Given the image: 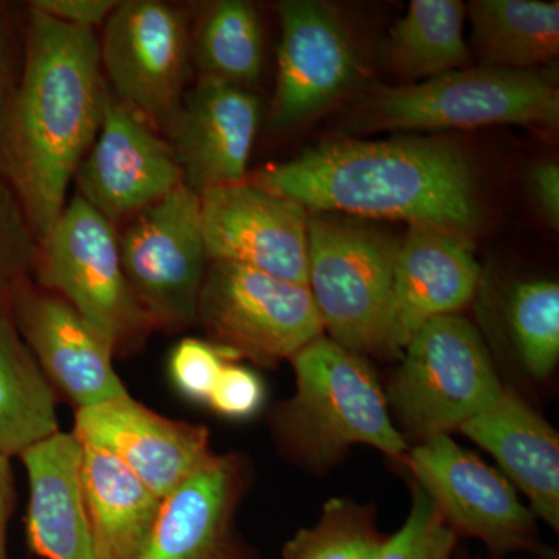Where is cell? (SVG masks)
<instances>
[{"label":"cell","instance_id":"22","mask_svg":"<svg viewBox=\"0 0 559 559\" xmlns=\"http://www.w3.org/2000/svg\"><path fill=\"white\" fill-rule=\"evenodd\" d=\"M81 491L97 559H139L162 500L120 460L81 443Z\"/></svg>","mask_w":559,"mask_h":559},{"label":"cell","instance_id":"23","mask_svg":"<svg viewBox=\"0 0 559 559\" xmlns=\"http://www.w3.org/2000/svg\"><path fill=\"white\" fill-rule=\"evenodd\" d=\"M58 432L53 385L10 316H0V454L20 457Z\"/></svg>","mask_w":559,"mask_h":559},{"label":"cell","instance_id":"18","mask_svg":"<svg viewBox=\"0 0 559 559\" xmlns=\"http://www.w3.org/2000/svg\"><path fill=\"white\" fill-rule=\"evenodd\" d=\"M479 280V263L465 238L411 227L396 252L385 355L403 353L429 320L465 307Z\"/></svg>","mask_w":559,"mask_h":559},{"label":"cell","instance_id":"11","mask_svg":"<svg viewBox=\"0 0 559 559\" xmlns=\"http://www.w3.org/2000/svg\"><path fill=\"white\" fill-rule=\"evenodd\" d=\"M406 459L418 487L455 532L480 539L496 555L539 554L535 514L500 471L463 450L450 436L430 437Z\"/></svg>","mask_w":559,"mask_h":559},{"label":"cell","instance_id":"5","mask_svg":"<svg viewBox=\"0 0 559 559\" xmlns=\"http://www.w3.org/2000/svg\"><path fill=\"white\" fill-rule=\"evenodd\" d=\"M400 240L385 231L312 213L308 288L323 331L356 355H385Z\"/></svg>","mask_w":559,"mask_h":559},{"label":"cell","instance_id":"16","mask_svg":"<svg viewBox=\"0 0 559 559\" xmlns=\"http://www.w3.org/2000/svg\"><path fill=\"white\" fill-rule=\"evenodd\" d=\"M9 316L51 385L76 409L128 395L114 369L116 349L69 301L24 283Z\"/></svg>","mask_w":559,"mask_h":559},{"label":"cell","instance_id":"3","mask_svg":"<svg viewBox=\"0 0 559 559\" xmlns=\"http://www.w3.org/2000/svg\"><path fill=\"white\" fill-rule=\"evenodd\" d=\"M296 395L275 417L280 441L311 468H325L353 444L406 455L388 400L366 359L320 336L290 358Z\"/></svg>","mask_w":559,"mask_h":559},{"label":"cell","instance_id":"15","mask_svg":"<svg viewBox=\"0 0 559 559\" xmlns=\"http://www.w3.org/2000/svg\"><path fill=\"white\" fill-rule=\"evenodd\" d=\"M72 432L120 460L160 500L215 457L207 428L164 417L130 393L76 409Z\"/></svg>","mask_w":559,"mask_h":559},{"label":"cell","instance_id":"24","mask_svg":"<svg viewBox=\"0 0 559 559\" xmlns=\"http://www.w3.org/2000/svg\"><path fill=\"white\" fill-rule=\"evenodd\" d=\"M466 14L485 66L532 70L558 58L557 0H473Z\"/></svg>","mask_w":559,"mask_h":559},{"label":"cell","instance_id":"1","mask_svg":"<svg viewBox=\"0 0 559 559\" xmlns=\"http://www.w3.org/2000/svg\"><path fill=\"white\" fill-rule=\"evenodd\" d=\"M21 79L0 102V179L46 241L100 132L109 87L94 31L31 10Z\"/></svg>","mask_w":559,"mask_h":559},{"label":"cell","instance_id":"29","mask_svg":"<svg viewBox=\"0 0 559 559\" xmlns=\"http://www.w3.org/2000/svg\"><path fill=\"white\" fill-rule=\"evenodd\" d=\"M39 242L20 200L0 179V316L9 314L11 300L35 270Z\"/></svg>","mask_w":559,"mask_h":559},{"label":"cell","instance_id":"27","mask_svg":"<svg viewBox=\"0 0 559 559\" xmlns=\"http://www.w3.org/2000/svg\"><path fill=\"white\" fill-rule=\"evenodd\" d=\"M511 341L522 366L536 380L549 377L559 359V285L554 280L518 283L507 300Z\"/></svg>","mask_w":559,"mask_h":559},{"label":"cell","instance_id":"34","mask_svg":"<svg viewBox=\"0 0 559 559\" xmlns=\"http://www.w3.org/2000/svg\"><path fill=\"white\" fill-rule=\"evenodd\" d=\"M532 189L544 216L558 229L559 224V167L554 162H540L532 170Z\"/></svg>","mask_w":559,"mask_h":559},{"label":"cell","instance_id":"21","mask_svg":"<svg viewBox=\"0 0 559 559\" xmlns=\"http://www.w3.org/2000/svg\"><path fill=\"white\" fill-rule=\"evenodd\" d=\"M20 457L31 487V549L44 559H97L81 491V441L75 433H55Z\"/></svg>","mask_w":559,"mask_h":559},{"label":"cell","instance_id":"2","mask_svg":"<svg viewBox=\"0 0 559 559\" xmlns=\"http://www.w3.org/2000/svg\"><path fill=\"white\" fill-rule=\"evenodd\" d=\"M312 213L395 219L468 238L480 204L476 171L451 140H326L250 180Z\"/></svg>","mask_w":559,"mask_h":559},{"label":"cell","instance_id":"13","mask_svg":"<svg viewBox=\"0 0 559 559\" xmlns=\"http://www.w3.org/2000/svg\"><path fill=\"white\" fill-rule=\"evenodd\" d=\"M200 200L209 261L240 264L308 288L307 210L248 180L205 191Z\"/></svg>","mask_w":559,"mask_h":559},{"label":"cell","instance_id":"20","mask_svg":"<svg viewBox=\"0 0 559 559\" xmlns=\"http://www.w3.org/2000/svg\"><path fill=\"white\" fill-rule=\"evenodd\" d=\"M459 430L496 459L503 476L527 496L536 518L559 528L558 432L538 412L503 390L495 404Z\"/></svg>","mask_w":559,"mask_h":559},{"label":"cell","instance_id":"32","mask_svg":"<svg viewBox=\"0 0 559 559\" xmlns=\"http://www.w3.org/2000/svg\"><path fill=\"white\" fill-rule=\"evenodd\" d=\"M264 396L266 390L255 371L227 362L210 393L207 404L221 417L246 419L261 409Z\"/></svg>","mask_w":559,"mask_h":559},{"label":"cell","instance_id":"6","mask_svg":"<svg viewBox=\"0 0 559 559\" xmlns=\"http://www.w3.org/2000/svg\"><path fill=\"white\" fill-rule=\"evenodd\" d=\"M390 401L415 436H448L503 393L487 345L460 316L426 322L403 349Z\"/></svg>","mask_w":559,"mask_h":559},{"label":"cell","instance_id":"7","mask_svg":"<svg viewBox=\"0 0 559 559\" xmlns=\"http://www.w3.org/2000/svg\"><path fill=\"white\" fill-rule=\"evenodd\" d=\"M35 270L40 288L69 301L116 352L153 329L124 277L112 223L79 194L40 242Z\"/></svg>","mask_w":559,"mask_h":559},{"label":"cell","instance_id":"36","mask_svg":"<svg viewBox=\"0 0 559 559\" xmlns=\"http://www.w3.org/2000/svg\"><path fill=\"white\" fill-rule=\"evenodd\" d=\"M7 66H9V33H7L5 20L0 10V91L5 83Z\"/></svg>","mask_w":559,"mask_h":559},{"label":"cell","instance_id":"14","mask_svg":"<svg viewBox=\"0 0 559 559\" xmlns=\"http://www.w3.org/2000/svg\"><path fill=\"white\" fill-rule=\"evenodd\" d=\"M75 179L79 197L110 223L143 212L183 183L170 142L114 95Z\"/></svg>","mask_w":559,"mask_h":559},{"label":"cell","instance_id":"9","mask_svg":"<svg viewBox=\"0 0 559 559\" xmlns=\"http://www.w3.org/2000/svg\"><path fill=\"white\" fill-rule=\"evenodd\" d=\"M121 267L135 300L160 329L197 322L209 257L201 227V200L178 189L139 213L119 240Z\"/></svg>","mask_w":559,"mask_h":559},{"label":"cell","instance_id":"25","mask_svg":"<svg viewBox=\"0 0 559 559\" xmlns=\"http://www.w3.org/2000/svg\"><path fill=\"white\" fill-rule=\"evenodd\" d=\"M466 7L460 0H412L390 31L385 57L390 68L409 79H433L465 69Z\"/></svg>","mask_w":559,"mask_h":559},{"label":"cell","instance_id":"30","mask_svg":"<svg viewBox=\"0 0 559 559\" xmlns=\"http://www.w3.org/2000/svg\"><path fill=\"white\" fill-rule=\"evenodd\" d=\"M455 544L457 532L417 485L409 516L400 532L385 539L378 559H452Z\"/></svg>","mask_w":559,"mask_h":559},{"label":"cell","instance_id":"8","mask_svg":"<svg viewBox=\"0 0 559 559\" xmlns=\"http://www.w3.org/2000/svg\"><path fill=\"white\" fill-rule=\"evenodd\" d=\"M197 320L216 347L264 367L323 336L310 288L224 261L209 263Z\"/></svg>","mask_w":559,"mask_h":559},{"label":"cell","instance_id":"35","mask_svg":"<svg viewBox=\"0 0 559 559\" xmlns=\"http://www.w3.org/2000/svg\"><path fill=\"white\" fill-rule=\"evenodd\" d=\"M16 503V488H14L11 459L0 454V559H9L7 551V530L11 513Z\"/></svg>","mask_w":559,"mask_h":559},{"label":"cell","instance_id":"4","mask_svg":"<svg viewBox=\"0 0 559 559\" xmlns=\"http://www.w3.org/2000/svg\"><path fill=\"white\" fill-rule=\"evenodd\" d=\"M349 123L359 132L557 128L559 91L554 75L539 69L465 68L421 83L374 87Z\"/></svg>","mask_w":559,"mask_h":559},{"label":"cell","instance_id":"12","mask_svg":"<svg viewBox=\"0 0 559 559\" xmlns=\"http://www.w3.org/2000/svg\"><path fill=\"white\" fill-rule=\"evenodd\" d=\"M277 11L282 39L271 121L289 130L318 119L347 94L358 60L344 21L329 3L285 0Z\"/></svg>","mask_w":559,"mask_h":559},{"label":"cell","instance_id":"10","mask_svg":"<svg viewBox=\"0 0 559 559\" xmlns=\"http://www.w3.org/2000/svg\"><path fill=\"white\" fill-rule=\"evenodd\" d=\"M190 55L186 16L170 3L119 2L106 21L103 75L114 98L150 127L171 130L186 95Z\"/></svg>","mask_w":559,"mask_h":559},{"label":"cell","instance_id":"31","mask_svg":"<svg viewBox=\"0 0 559 559\" xmlns=\"http://www.w3.org/2000/svg\"><path fill=\"white\" fill-rule=\"evenodd\" d=\"M235 360V356L212 342L187 337L173 349L168 369L180 395L193 403L207 404L221 370Z\"/></svg>","mask_w":559,"mask_h":559},{"label":"cell","instance_id":"17","mask_svg":"<svg viewBox=\"0 0 559 559\" xmlns=\"http://www.w3.org/2000/svg\"><path fill=\"white\" fill-rule=\"evenodd\" d=\"M260 100L242 87L202 79L183 95L170 132L183 186L201 194L246 180Z\"/></svg>","mask_w":559,"mask_h":559},{"label":"cell","instance_id":"28","mask_svg":"<svg viewBox=\"0 0 559 559\" xmlns=\"http://www.w3.org/2000/svg\"><path fill=\"white\" fill-rule=\"evenodd\" d=\"M385 539L367 510L344 499L330 500L314 527L286 544L285 559H378Z\"/></svg>","mask_w":559,"mask_h":559},{"label":"cell","instance_id":"33","mask_svg":"<svg viewBox=\"0 0 559 559\" xmlns=\"http://www.w3.org/2000/svg\"><path fill=\"white\" fill-rule=\"evenodd\" d=\"M119 2L114 0H38L31 3V10L38 11L51 20L94 31L106 24Z\"/></svg>","mask_w":559,"mask_h":559},{"label":"cell","instance_id":"19","mask_svg":"<svg viewBox=\"0 0 559 559\" xmlns=\"http://www.w3.org/2000/svg\"><path fill=\"white\" fill-rule=\"evenodd\" d=\"M242 481L237 455H215L162 500L139 559H237L234 516Z\"/></svg>","mask_w":559,"mask_h":559},{"label":"cell","instance_id":"26","mask_svg":"<svg viewBox=\"0 0 559 559\" xmlns=\"http://www.w3.org/2000/svg\"><path fill=\"white\" fill-rule=\"evenodd\" d=\"M191 55L202 79L246 90L260 79L263 36L259 14L245 0L213 3L191 40Z\"/></svg>","mask_w":559,"mask_h":559}]
</instances>
